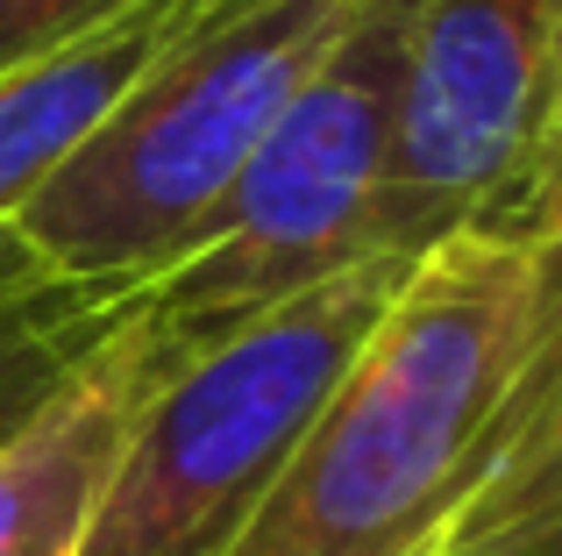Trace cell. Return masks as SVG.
I'll return each mask as SVG.
<instances>
[{
    "mask_svg": "<svg viewBox=\"0 0 562 556\" xmlns=\"http://www.w3.org/2000/svg\"><path fill=\"white\" fill-rule=\"evenodd\" d=\"M221 8L228 0H143L93 36L0 71V229L79 157V143L122 108L128 86Z\"/></svg>",
    "mask_w": 562,
    "mask_h": 556,
    "instance_id": "6",
    "label": "cell"
},
{
    "mask_svg": "<svg viewBox=\"0 0 562 556\" xmlns=\"http://www.w3.org/2000/svg\"><path fill=\"white\" fill-rule=\"evenodd\" d=\"M520 529H562V143L541 193V222L527 236L520 364L484 443V478L441 543H492Z\"/></svg>",
    "mask_w": 562,
    "mask_h": 556,
    "instance_id": "7",
    "label": "cell"
},
{
    "mask_svg": "<svg viewBox=\"0 0 562 556\" xmlns=\"http://www.w3.org/2000/svg\"><path fill=\"white\" fill-rule=\"evenodd\" d=\"M143 392H150V364L122 329L108 357L22 443L0 449V556H79Z\"/></svg>",
    "mask_w": 562,
    "mask_h": 556,
    "instance_id": "8",
    "label": "cell"
},
{
    "mask_svg": "<svg viewBox=\"0 0 562 556\" xmlns=\"http://www.w3.org/2000/svg\"><path fill=\"white\" fill-rule=\"evenodd\" d=\"M420 257H371L150 378L79 556H228Z\"/></svg>",
    "mask_w": 562,
    "mask_h": 556,
    "instance_id": "4",
    "label": "cell"
},
{
    "mask_svg": "<svg viewBox=\"0 0 562 556\" xmlns=\"http://www.w3.org/2000/svg\"><path fill=\"white\" fill-rule=\"evenodd\" d=\"M549 29H555V114H562V0H549Z\"/></svg>",
    "mask_w": 562,
    "mask_h": 556,
    "instance_id": "12",
    "label": "cell"
},
{
    "mask_svg": "<svg viewBox=\"0 0 562 556\" xmlns=\"http://www.w3.org/2000/svg\"><path fill=\"white\" fill-rule=\"evenodd\" d=\"M128 8H143V0H0V71L65 51V43L108 29Z\"/></svg>",
    "mask_w": 562,
    "mask_h": 556,
    "instance_id": "10",
    "label": "cell"
},
{
    "mask_svg": "<svg viewBox=\"0 0 562 556\" xmlns=\"http://www.w3.org/2000/svg\"><path fill=\"white\" fill-rule=\"evenodd\" d=\"M398 14L406 0H349L335 43L235 171L214 222L192 236L179 265L136 292L128 335L150 378L243 335L300 292L384 257L378 208L392 151Z\"/></svg>",
    "mask_w": 562,
    "mask_h": 556,
    "instance_id": "3",
    "label": "cell"
},
{
    "mask_svg": "<svg viewBox=\"0 0 562 556\" xmlns=\"http://www.w3.org/2000/svg\"><path fill=\"white\" fill-rule=\"evenodd\" d=\"M427 556H562V529H520V535H492V543H441Z\"/></svg>",
    "mask_w": 562,
    "mask_h": 556,
    "instance_id": "11",
    "label": "cell"
},
{
    "mask_svg": "<svg viewBox=\"0 0 562 556\" xmlns=\"http://www.w3.org/2000/svg\"><path fill=\"white\" fill-rule=\"evenodd\" d=\"M128 314H136V292L57 278L0 236V449L22 443L108 357Z\"/></svg>",
    "mask_w": 562,
    "mask_h": 556,
    "instance_id": "9",
    "label": "cell"
},
{
    "mask_svg": "<svg viewBox=\"0 0 562 556\" xmlns=\"http://www.w3.org/2000/svg\"><path fill=\"white\" fill-rule=\"evenodd\" d=\"M527 329V243L456 236L406 271L228 556H427L484 478Z\"/></svg>",
    "mask_w": 562,
    "mask_h": 556,
    "instance_id": "1",
    "label": "cell"
},
{
    "mask_svg": "<svg viewBox=\"0 0 562 556\" xmlns=\"http://www.w3.org/2000/svg\"><path fill=\"white\" fill-rule=\"evenodd\" d=\"M555 143L549 0H406L378 251L427 257L456 236L527 243Z\"/></svg>",
    "mask_w": 562,
    "mask_h": 556,
    "instance_id": "5",
    "label": "cell"
},
{
    "mask_svg": "<svg viewBox=\"0 0 562 556\" xmlns=\"http://www.w3.org/2000/svg\"><path fill=\"white\" fill-rule=\"evenodd\" d=\"M342 8L349 0H228L128 86L0 236L57 278L143 292L214 222L235 171L335 43Z\"/></svg>",
    "mask_w": 562,
    "mask_h": 556,
    "instance_id": "2",
    "label": "cell"
}]
</instances>
